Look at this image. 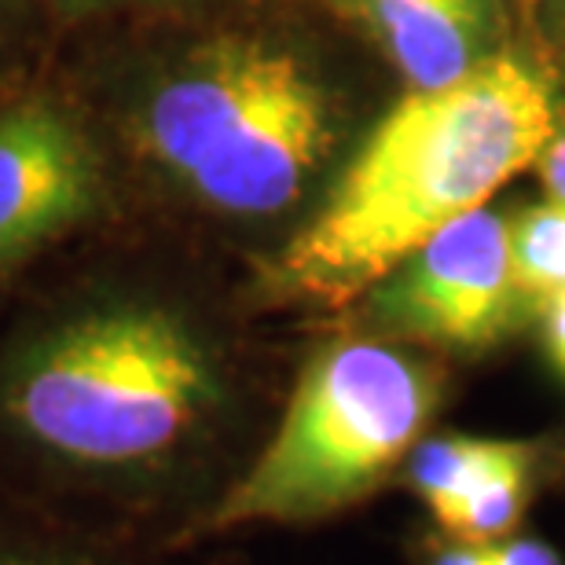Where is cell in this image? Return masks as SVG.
Masks as SVG:
<instances>
[{"instance_id":"5b68a950","label":"cell","mask_w":565,"mask_h":565,"mask_svg":"<svg viewBox=\"0 0 565 565\" xmlns=\"http://www.w3.org/2000/svg\"><path fill=\"white\" fill-rule=\"evenodd\" d=\"M371 334L448 353H484L511 331L522 294L511 273V224L489 206L448 224L364 298Z\"/></svg>"},{"instance_id":"9c48e42d","label":"cell","mask_w":565,"mask_h":565,"mask_svg":"<svg viewBox=\"0 0 565 565\" xmlns=\"http://www.w3.org/2000/svg\"><path fill=\"white\" fill-rule=\"evenodd\" d=\"M184 558L0 492V565H184Z\"/></svg>"},{"instance_id":"277c9868","label":"cell","mask_w":565,"mask_h":565,"mask_svg":"<svg viewBox=\"0 0 565 565\" xmlns=\"http://www.w3.org/2000/svg\"><path fill=\"white\" fill-rule=\"evenodd\" d=\"M331 104L298 55L221 41L188 55L137 115V143L206 210L273 217L331 147Z\"/></svg>"},{"instance_id":"7c38bea8","label":"cell","mask_w":565,"mask_h":565,"mask_svg":"<svg viewBox=\"0 0 565 565\" xmlns=\"http://www.w3.org/2000/svg\"><path fill=\"white\" fill-rule=\"evenodd\" d=\"M484 551H489V565H565L562 551L555 544H547V540H540V536H525V533L484 544Z\"/></svg>"},{"instance_id":"8992f818","label":"cell","mask_w":565,"mask_h":565,"mask_svg":"<svg viewBox=\"0 0 565 565\" xmlns=\"http://www.w3.org/2000/svg\"><path fill=\"white\" fill-rule=\"evenodd\" d=\"M104 169L93 140L52 104L0 115V290L93 221Z\"/></svg>"},{"instance_id":"30bf717a","label":"cell","mask_w":565,"mask_h":565,"mask_svg":"<svg viewBox=\"0 0 565 565\" xmlns=\"http://www.w3.org/2000/svg\"><path fill=\"white\" fill-rule=\"evenodd\" d=\"M511 273L522 298L540 301L565 290V206H544L522 213L511 224Z\"/></svg>"},{"instance_id":"7a4b0ae2","label":"cell","mask_w":565,"mask_h":565,"mask_svg":"<svg viewBox=\"0 0 565 565\" xmlns=\"http://www.w3.org/2000/svg\"><path fill=\"white\" fill-rule=\"evenodd\" d=\"M551 137L547 85L503 55L451 85L412 88L262 265L254 294L279 309H349L426 239L484 210Z\"/></svg>"},{"instance_id":"4fadbf2b","label":"cell","mask_w":565,"mask_h":565,"mask_svg":"<svg viewBox=\"0 0 565 565\" xmlns=\"http://www.w3.org/2000/svg\"><path fill=\"white\" fill-rule=\"evenodd\" d=\"M536 166H540V180H544L551 202H562L565 206V132L547 140V147L536 158Z\"/></svg>"},{"instance_id":"ba28073f","label":"cell","mask_w":565,"mask_h":565,"mask_svg":"<svg viewBox=\"0 0 565 565\" xmlns=\"http://www.w3.org/2000/svg\"><path fill=\"white\" fill-rule=\"evenodd\" d=\"M412 88L451 85L484 63L492 38L489 0H338Z\"/></svg>"},{"instance_id":"6da1fadb","label":"cell","mask_w":565,"mask_h":565,"mask_svg":"<svg viewBox=\"0 0 565 565\" xmlns=\"http://www.w3.org/2000/svg\"><path fill=\"white\" fill-rule=\"evenodd\" d=\"M265 426L217 320L169 282L93 276L0 334V492L177 555Z\"/></svg>"},{"instance_id":"5bb4252c","label":"cell","mask_w":565,"mask_h":565,"mask_svg":"<svg viewBox=\"0 0 565 565\" xmlns=\"http://www.w3.org/2000/svg\"><path fill=\"white\" fill-rule=\"evenodd\" d=\"M544 334H547L551 360H555V367L565 379V290L544 301Z\"/></svg>"},{"instance_id":"52a82bcc","label":"cell","mask_w":565,"mask_h":565,"mask_svg":"<svg viewBox=\"0 0 565 565\" xmlns=\"http://www.w3.org/2000/svg\"><path fill=\"white\" fill-rule=\"evenodd\" d=\"M551 473L540 440L445 434L423 437L397 481L434 518V529L470 544H495L522 533Z\"/></svg>"},{"instance_id":"3957f363","label":"cell","mask_w":565,"mask_h":565,"mask_svg":"<svg viewBox=\"0 0 565 565\" xmlns=\"http://www.w3.org/2000/svg\"><path fill=\"white\" fill-rule=\"evenodd\" d=\"M437 401V371L404 342L367 331L320 345L199 529V547L250 529H312L364 507L397 481Z\"/></svg>"},{"instance_id":"8fae6325","label":"cell","mask_w":565,"mask_h":565,"mask_svg":"<svg viewBox=\"0 0 565 565\" xmlns=\"http://www.w3.org/2000/svg\"><path fill=\"white\" fill-rule=\"evenodd\" d=\"M408 558L412 565H489V551H484V544H470V540L434 529V533L412 540Z\"/></svg>"}]
</instances>
